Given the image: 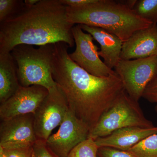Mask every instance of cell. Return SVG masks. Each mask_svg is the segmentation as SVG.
<instances>
[{
    "label": "cell",
    "mask_w": 157,
    "mask_h": 157,
    "mask_svg": "<svg viewBox=\"0 0 157 157\" xmlns=\"http://www.w3.org/2000/svg\"><path fill=\"white\" fill-rule=\"evenodd\" d=\"M98 155L100 157H137L130 152L108 147L99 148Z\"/></svg>",
    "instance_id": "44dd1931"
},
{
    "label": "cell",
    "mask_w": 157,
    "mask_h": 157,
    "mask_svg": "<svg viewBox=\"0 0 157 157\" xmlns=\"http://www.w3.org/2000/svg\"><path fill=\"white\" fill-rule=\"evenodd\" d=\"M157 56V24L135 32L123 43L121 59Z\"/></svg>",
    "instance_id": "7c38bea8"
},
{
    "label": "cell",
    "mask_w": 157,
    "mask_h": 157,
    "mask_svg": "<svg viewBox=\"0 0 157 157\" xmlns=\"http://www.w3.org/2000/svg\"><path fill=\"white\" fill-rule=\"evenodd\" d=\"M85 32L90 34L101 46L100 56L103 58L105 64L110 69L115 67L121 60L123 43L119 38L104 29L85 25H79Z\"/></svg>",
    "instance_id": "5bb4252c"
},
{
    "label": "cell",
    "mask_w": 157,
    "mask_h": 157,
    "mask_svg": "<svg viewBox=\"0 0 157 157\" xmlns=\"http://www.w3.org/2000/svg\"><path fill=\"white\" fill-rule=\"evenodd\" d=\"M114 69L126 92L138 102L147 86L157 75V56L128 60L121 59Z\"/></svg>",
    "instance_id": "8992f818"
},
{
    "label": "cell",
    "mask_w": 157,
    "mask_h": 157,
    "mask_svg": "<svg viewBox=\"0 0 157 157\" xmlns=\"http://www.w3.org/2000/svg\"><path fill=\"white\" fill-rule=\"evenodd\" d=\"M37 140L33 113L1 121L0 147L10 149L33 145Z\"/></svg>",
    "instance_id": "30bf717a"
},
{
    "label": "cell",
    "mask_w": 157,
    "mask_h": 157,
    "mask_svg": "<svg viewBox=\"0 0 157 157\" xmlns=\"http://www.w3.org/2000/svg\"><path fill=\"white\" fill-rule=\"evenodd\" d=\"M3 149L7 157H35L33 145L10 149Z\"/></svg>",
    "instance_id": "ffe728a7"
},
{
    "label": "cell",
    "mask_w": 157,
    "mask_h": 157,
    "mask_svg": "<svg viewBox=\"0 0 157 157\" xmlns=\"http://www.w3.org/2000/svg\"><path fill=\"white\" fill-rule=\"evenodd\" d=\"M129 127L150 128L155 126L145 117L138 102L130 98L124 90L101 115L90 131L88 138L96 140L118 129Z\"/></svg>",
    "instance_id": "5b68a950"
},
{
    "label": "cell",
    "mask_w": 157,
    "mask_h": 157,
    "mask_svg": "<svg viewBox=\"0 0 157 157\" xmlns=\"http://www.w3.org/2000/svg\"><path fill=\"white\" fill-rule=\"evenodd\" d=\"M65 6L72 8H81L91 5L98 0H60Z\"/></svg>",
    "instance_id": "cb8c5ba5"
},
{
    "label": "cell",
    "mask_w": 157,
    "mask_h": 157,
    "mask_svg": "<svg viewBox=\"0 0 157 157\" xmlns=\"http://www.w3.org/2000/svg\"><path fill=\"white\" fill-rule=\"evenodd\" d=\"M67 6L60 0H39L12 19L0 24V51L11 52L21 44L41 46L64 42L75 44Z\"/></svg>",
    "instance_id": "7a4b0ae2"
},
{
    "label": "cell",
    "mask_w": 157,
    "mask_h": 157,
    "mask_svg": "<svg viewBox=\"0 0 157 157\" xmlns=\"http://www.w3.org/2000/svg\"><path fill=\"white\" fill-rule=\"evenodd\" d=\"M0 157H7L3 148L0 147Z\"/></svg>",
    "instance_id": "484cf974"
},
{
    "label": "cell",
    "mask_w": 157,
    "mask_h": 157,
    "mask_svg": "<svg viewBox=\"0 0 157 157\" xmlns=\"http://www.w3.org/2000/svg\"><path fill=\"white\" fill-rule=\"evenodd\" d=\"M127 151L137 157H157V134L146 137Z\"/></svg>",
    "instance_id": "e0dca14e"
},
{
    "label": "cell",
    "mask_w": 157,
    "mask_h": 157,
    "mask_svg": "<svg viewBox=\"0 0 157 157\" xmlns=\"http://www.w3.org/2000/svg\"><path fill=\"white\" fill-rule=\"evenodd\" d=\"M132 10L141 18L157 24V0L136 1Z\"/></svg>",
    "instance_id": "2e32d148"
},
{
    "label": "cell",
    "mask_w": 157,
    "mask_h": 157,
    "mask_svg": "<svg viewBox=\"0 0 157 157\" xmlns=\"http://www.w3.org/2000/svg\"><path fill=\"white\" fill-rule=\"evenodd\" d=\"M90 131L69 109L58 132L46 140V145L57 157H67L75 147L88 138Z\"/></svg>",
    "instance_id": "ba28073f"
},
{
    "label": "cell",
    "mask_w": 157,
    "mask_h": 157,
    "mask_svg": "<svg viewBox=\"0 0 157 157\" xmlns=\"http://www.w3.org/2000/svg\"><path fill=\"white\" fill-rule=\"evenodd\" d=\"M54 44L39 46L17 45L11 53L17 64V77L24 87L40 86L49 90L56 85L52 74Z\"/></svg>",
    "instance_id": "277c9868"
},
{
    "label": "cell",
    "mask_w": 157,
    "mask_h": 157,
    "mask_svg": "<svg viewBox=\"0 0 157 157\" xmlns=\"http://www.w3.org/2000/svg\"><path fill=\"white\" fill-rule=\"evenodd\" d=\"M25 8L22 0H0V24L16 17Z\"/></svg>",
    "instance_id": "ac0fdd59"
},
{
    "label": "cell",
    "mask_w": 157,
    "mask_h": 157,
    "mask_svg": "<svg viewBox=\"0 0 157 157\" xmlns=\"http://www.w3.org/2000/svg\"><path fill=\"white\" fill-rule=\"evenodd\" d=\"M155 134H157V127L150 128L129 127L118 129L95 141L99 148L108 147L127 151L144 138Z\"/></svg>",
    "instance_id": "4fadbf2b"
},
{
    "label": "cell",
    "mask_w": 157,
    "mask_h": 157,
    "mask_svg": "<svg viewBox=\"0 0 157 157\" xmlns=\"http://www.w3.org/2000/svg\"><path fill=\"white\" fill-rule=\"evenodd\" d=\"M142 98L151 103L155 104V110L157 112V75L147 86Z\"/></svg>",
    "instance_id": "7402d4cb"
},
{
    "label": "cell",
    "mask_w": 157,
    "mask_h": 157,
    "mask_svg": "<svg viewBox=\"0 0 157 157\" xmlns=\"http://www.w3.org/2000/svg\"><path fill=\"white\" fill-rule=\"evenodd\" d=\"M69 110L66 96L56 84L48 90V95L33 114L37 140L46 141L54 129L63 122Z\"/></svg>",
    "instance_id": "52a82bcc"
},
{
    "label": "cell",
    "mask_w": 157,
    "mask_h": 157,
    "mask_svg": "<svg viewBox=\"0 0 157 157\" xmlns=\"http://www.w3.org/2000/svg\"><path fill=\"white\" fill-rule=\"evenodd\" d=\"M39 0H25L24 1L25 6L27 8H31L36 5Z\"/></svg>",
    "instance_id": "d4e9b609"
},
{
    "label": "cell",
    "mask_w": 157,
    "mask_h": 157,
    "mask_svg": "<svg viewBox=\"0 0 157 157\" xmlns=\"http://www.w3.org/2000/svg\"><path fill=\"white\" fill-rule=\"evenodd\" d=\"M48 93V90L40 86H21L13 96L1 104V121L18 116L34 114Z\"/></svg>",
    "instance_id": "8fae6325"
},
{
    "label": "cell",
    "mask_w": 157,
    "mask_h": 157,
    "mask_svg": "<svg viewBox=\"0 0 157 157\" xmlns=\"http://www.w3.org/2000/svg\"><path fill=\"white\" fill-rule=\"evenodd\" d=\"M98 0L81 7H68V17L73 24L104 29L124 42L136 31L153 25L139 17L122 1Z\"/></svg>",
    "instance_id": "3957f363"
},
{
    "label": "cell",
    "mask_w": 157,
    "mask_h": 157,
    "mask_svg": "<svg viewBox=\"0 0 157 157\" xmlns=\"http://www.w3.org/2000/svg\"><path fill=\"white\" fill-rule=\"evenodd\" d=\"M69 48L64 42L54 44L52 77L64 94L69 109L91 131L124 90L123 85L116 73L107 77L90 74L71 59Z\"/></svg>",
    "instance_id": "6da1fadb"
},
{
    "label": "cell",
    "mask_w": 157,
    "mask_h": 157,
    "mask_svg": "<svg viewBox=\"0 0 157 157\" xmlns=\"http://www.w3.org/2000/svg\"><path fill=\"white\" fill-rule=\"evenodd\" d=\"M11 52L0 51V103L7 101L21 86Z\"/></svg>",
    "instance_id": "9a60e30c"
},
{
    "label": "cell",
    "mask_w": 157,
    "mask_h": 157,
    "mask_svg": "<svg viewBox=\"0 0 157 157\" xmlns=\"http://www.w3.org/2000/svg\"><path fill=\"white\" fill-rule=\"evenodd\" d=\"M35 157H57L46 145V141L37 140L33 145Z\"/></svg>",
    "instance_id": "603a6c76"
},
{
    "label": "cell",
    "mask_w": 157,
    "mask_h": 157,
    "mask_svg": "<svg viewBox=\"0 0 157 157\" xmlns=\"http://www.w3.org/2000/svg\"><path fill=\"white\" fill-rule=\"evenodd\" d=\"M76 49L69 56L73 61L90 74L98 77H107L115 74V71L107 67L101 60L99 48L94 44L92 36L81 29L79 25L72 29Z\"/></svg>",
    "instance_id": "9c48e42d"
},
{
    "label": "cell",
    "mask_w": 157,
    "mask_h": 157,
    "mask_svg": "<svg viewBox=\"0 0 157 157\" xmlns=\"http://www.w3.org/2000/svg\"><path fill=\"white\" fill-rule=\"evenodd\" d=\"M98 149L95 140L88 138L75 147L67 157H98Z\"/></svg>",
    "instance_id": "d6986e66"
}]
</instances>
